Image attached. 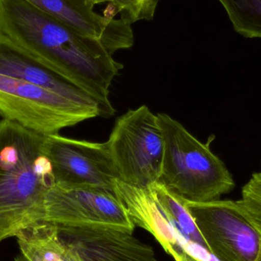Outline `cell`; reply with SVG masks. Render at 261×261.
<instances>
[{"label": "cell", "instance_id": "obj_1", "mask_svg": "<svg viewBox=\"0 0 261 261\" xmlns=\"http://www.w3.org/2000/svg\"><path fill=\"white\" fill-rule=\"evenodd\" d=\"M0 35L9 38L114 116L110 88L123 65L96 38L78 33L24 0H0Z\"/></svg>", "mask_w": 261, "mask_h": 261}, {"label": "cell", "instance_id": "obj_2", "mask_svg": "<svg viewBox=\"0 0 261 261\" xmlns=\"http://www.w3.org/2000/svg\"><path fill=\"white\" fill-rule=\"evenodd\" d=\"M44 139L0 121V244L44 221L46 193L55 184Z\"/></svg>", "mask_w": 261, "mask_h": 261}, {"label": "cell", "instance_id": "obj_3", "mask_svg": "<svg viewBox=\"0 0 261 261\" xmlns=\"http://www.w3.org/2000/svg\"><path fill=\"white\" fill-rule=\"evenodd\" d=\"M164 141L159 182L186 202L219 200L236 187L232 175L210 148L215 137L201 142L180 122L156 114Z\"/></svg>", "mask_w": 261, "mask_h": 261}, {"label": "cell", "instance_id": "obj_4", "mask_svg": "<svg viewBox=\"0 0 261 261\" xmlns=\"http://www.w3.org/2000/svg\"><path fill=\"white\" fill-rule=\"evenodd\" d=\"M107 144L120 180L141 188L159 182L164 136L156 114L148 107L129 110L118 118Z\"/></svg>", "mask_w": 261, "mask_h": 261}, {"label": "cell", "instance_id": "obj_5", "mask_svg": "<svg viewBox=\"0 0 261 261\" xmlns=\"http://www.w3.org/2000/svg\"><path fill=\"white\" fill-rule=\"evenodd\" d=\"M0 116L47 136L100 116V112L32 83L0 75Z\"/></svg>", "mask_w": 261, "mask_h": 261}, {"label": "cell", "instance_id": "obj_6", "mask_svg": "<svg viewBox=\"0 0 261 261\" xmlns=\"http://www.w3.org/2000/svg\"><path fill=\"white\" fill-rule=\"evenodd\" d=\"M208 253L218 261H261V229L239 201L186 202Z\"/></svg>", "mask_w": 261, "mask_h": 261}, {"label": "cell", "instance_id": "obj_7", "mask_svg": "<svg viewBox=\"0 0 261 261\" xmlns=\"http://www.w3.org/2000/svg\"><path fill=\"white\" fill-rule=\"evenodd\" d=\"M44 221L58 227L113 228L129 233L135 227L115 191L57 182L46 193Z\"/></svg>", "mask_w": 261, "mask_h": 261}, {"label": "cell", "instance_id": "obj_8", "mask_svg": "<svg viewBox=\"0 0 261 261\" xmlns=\"http://www.w3.org/2000/svg\"><path fill=\"white\" fill-rule=\"evenodd\" d=\"M44 150L57 184L114 191L119 176L107 142L73 139L58 134L45 136Z\"/></svg>", "mask_w": 261, "mask_h": 261}, {"label": "cell", "instance_id": "obj_9", "mask_svg": "<svg viewBox=\"0 0 261 261\" xmlns=\"http://www.w3.org/2000/svg\"><path fill=\"white\" fill-rule=\"evenodd\" d=\"M78 33L101 41L111 55L134 44L130 24L94 11L96 0H24Z\"/></svg>", "mask_w": 261, "mask_h": 261}, {"label": "cell", "instance_id": "obj_10", "mask_svg": "<svg viewBox=\"0 0 261 261\" xmlns=\"http://www.w3.org/2000/svg\"><path fill=\"white\" fill-rule=\"evenodd\" d=\"M58 227L61 242L81 261H158L132 233L107 228Z\"/></svg>", "mask_w": 261, "mask_h": 261}, {"label": "cell", "instance_id": "obj_11", "mask_svg": "<svg viewBox=\"0 0 261 261\" xmlns=\"http://www.w3.org/2000/svg\"><path fill=\"white\" fill-rule=\"evenodd\" d=\"M114 191L135 226L151 234L175 261H202L190 252L187 240L163 213L150 187H135L118 179Z\"/></svg>", "mask_w": 261, "mask_h": 261}, {"label": "cell", "instance_id": "obj_12", "mask_svg": "<svg viewBox=\"0 0 261 261\" xmlns=\"http://www.w3.org/2000/svg\"><path fill=\"white\" fill-rule=\"evenodd\" d=\"M0 75L32 83L81 105L99 110L96 101L85 92L43 64L25 49L1 35Z\"/></svg>", "mask_w": 261, "mask_h": 261}, {"label": "cell", "instance_id": "obj_13", "mask_svg": "<svg viewBox=\"0 0 261 261\" xmlns=\"http://www.w3.org/2000/svg\"><path fill=\"white\" fill-rule=\"evenodd\" d=\"M150 188L163 213L184 239L210 254L206 244L186 206V201L161 182H156Z\"/></svg>", "mask_w": 261, "mask_h": 261}, {"label": "cell", "instance_id": "obj_14", "mask_svg": "<svg viewBox=\"0 0 261 261\" xmlns=\"http://www.w3.org/2000/svg\"><path fill=\"white\" fill-rule=\"evenodd\" d=\"M233 29L246 38L261 39V0H219Z\"/></svg>", "mask_w": 261, "mask_h": 261}, {"label": "cell", "instance_id": "obj_15", "mask_svg": "<svg viewBox=\"0 0 261 261\" xmlns=\"http://www.w3.org/2000/svg\"><path fill=\"white\" fill-rule=\"evenodd\" d=\"M110 3L113 15L121 14V18L132 24L137 21H150L154 17L159 0H96Z\"/></svg>", "mask_w": 261, "mask_h": 261}, {"label": "cell", "instance_id": "obj_16", "mask_svg": "<svg viewBox=\"0 0 261 261\" xmlns=\"http://www.w3.org/2000/svg\"><path fill=\"white\" fill-rule=\"evenodd\" d=\"M239 202L261 229V172L254 173L244 186Z\"/></svg>", "mask_w": 261, "mask_h": 261}, {"label": "cell", "instance_id": "obj_17", "mask_svg": "<svg viewBox=\"0 0 261 261\" xmlns=\"http://www.w3.org/2000/svg\"><path fill=\"white\" fill-rule=\"evenodd\" d=\"M261 172V171H260Z\"/></svg>", "mask_w": 261, "mask_h": 261}]
</instances>
